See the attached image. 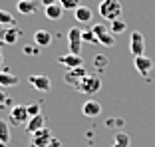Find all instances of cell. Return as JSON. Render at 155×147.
Here are the masks:
<instances>
[{"instance_id": "obj_1", "label": "cell", "mask_w": 155, "mask_h": 147, "mask_svg": "<svg viewBox=\"0 0 155 147\" xmlns=\"http://www.w3.org/2000/svg\"><path fill=\"white\" fill-rule=\"evenodd\" d=\"M97 12L104 20L107 22H114V20L121 18V12H123V6L119 0H101L100 6H97Z\"/></svg>"}, {"instance_id": "obj_2", "label": "cell", "mask_w": 155, "mask_h": 147, "mask_svg": "<svg viewBox=\"0 0 155 147\" xmlns=\"http://www.w3.org/2000/svg\"><path fill=\"white\" fill-rule=\"evenodd\" d=\"M76 90L80 93H84V96H94V93H97L101 90V80L97 78V76H91V74H87L86 78L80 80V83L76 86Z\"/></svg>"}, {"instance_id": "obj_3", "label": "cell", "mask_w": 155, "mask_h": 147, "mask_svg": "<svg viewBox=\"0 0 155 147\" xmlns=\"http://www.w3.org/2000/svg\"><path fill=\"white\" fill-rule=\"evenodd\" d=\"M91 32L96 34V38H97V44H101V46H105V48H111L115 44V38H114V34L110 32V28H105L104 24H94L91 26Z\"/></svg>"}, {"instance_id": "obj_4", "label": "cell", "mask_w": 155, "mask_h": 147, "mask_svg": "<svg viewBox=\"0 0 155 147\" xmlns=\"http://www.w3.org/2000/svg\"><path fill=\"white\" fill-rule=\"evenodd\" d=\"M68 44H70V54H74V56L82 54V44H84V40H82V28H78V26L70 28V32H68Z\"/></svg>"}, {"instance_id": "obj_5", "label": "cell", "mask_w": 155, "mask_h": 147, "mask_svg": "<svg viewBox=\"0 0 155 147\" xmlns=\"http://www.w3.org/2000/svg\"><path fill=\"white\" fill-rule=\"evenodd\" d=\"M129 52H131L135 58L143 56V52H145V38H143L141 32L131 34V38H129Z\"/></svg>"}, {"instance_id": "obj_6", "label": "cell", "mask_w": 155, "mask_h": 147, "mask_svg": "<svg viewBox=\"0 0 155 147\" xmlns=\"http://www.w3.org/2000/svg\"><path fill=\"white\" fill-rule=\"evenodd\" d=\"M10 121H12L14 125H24V127H26V123L30 121L26 106H14L12 109H10Z\"/></svg>"}, {"instance_id": "obj_7", "label": "cell", "mask_w": 155, "mask_h": 147, "mask_svg": "<svg viewBox=\"0 0 155 147\" xmlns=\"http://www.w3.org/2000/svg\"><path fill=\"white\" fill-rule=\"evenodd\" d=\"M50 139H52V131L48 127H44L40 131H36L34 135H30V147H48Z\"/></svg>"}, {"instance_id": "obj_8", "label": "cell", "mask_w": 155, "mask_h": 147, "mask_svg": "<svg viewBox=\"0 0 155 147\" xmlns=\"http://www.w3.org/2000/svg\"><path fill=\"white\" fill-rule=\"evenodd\" d=\"M28 83L32 87H36L38 92H50V87H52V80L48 78V76H44V74L30 76V78H28Z\"/></svg>"}, {"instance_id": "obj_9", "label": "cell", "mask_w": 155, "mask_h": 147, "mask_svg": "<svg viewBox=\"0 0 155 147\" xmlns=\"http://www.w3.org/2000/svg\"><path fill=\"white\" fill-rule=\"evenodd\" d=\"M133 66H135V70L141 74L143 78H147V76L151 74V70H153V60H151V58H147V56L143 54V56H139V58H135V60H133Z\"/></svg>"}, {"instance_id": "obj_10", "label": "cell", "mask_w": 155, "mask_h": 147, "mask_svg": "<svg viewBox=\"0 0 155 147\" xmlns=\"http://www.w3.org/2000/svg\"><path fill=\"white\" fill-rule=\"evenodd\" d=\"M86 76H87V72L84 70V66H82V68H74V70H66L64 82L76 87L78 83H80V80H82V78H86Z\"/></svg>"}, {"instance_id": "obj_11", "label": "cell", "mask_w": 155, "mask_h": 147, "mask_svg": "<svg viewBox=\"0 0 155 147\" xmlns=\"http://www.w3.org/2000/svg\"><path fill=\"white\" fill-rule=\"evenodd\" d=\"M82 113L86 115V117H97V115L101 113V103L97 100H86L82 106Z\"/></svg>"}, {"instance_id": "obj_12", "label": "cell", "mask_w": 155, "mask_h": 147, "mask_svg": "<svg viewBox=\"0 0 155 147\" xmlns=\"http://www.w3.org/2000/svg\"><path fill=\"white\" fill-rule=\"evenodd\" d=\"M58 62L62 66H66V70H74V68H82L84 60L82 56H74V54H66V56H60Z\"/></svg>"}, {"instance_id": "obj_13", "label": "cell", "mask_w": 155, "mask_h": 147, "mask_svg": "<svg viewBox=\"0 0 155 147\" xmlns=\"http://www.w3.org/2000/svg\"><path fill=\"white\" fill-rule=\"evenodd\" d=\"M20 36H22V30L20 28H14V26H10V28H6V30L0 32V40L4 42V44H16Z\"/></svg>"}, {"instance_id": "obj_14", "label": "cell", "mask_w": 155, "mask_h": 147, "mask_svg": "<svg viewBox=\"0 0 155 147\" xmlns=\"http://www.w3.org/2000/svg\"><path fill=\"white\" fill-rule=\"evenodd\" d=\"M46 127V121H44V115H36V117H30V121L26 123V133L28 135H34L36 131Z\"/></svg>"}, {"instance_id": "obj_15", "label": "cell", "mask_w": 155, "mask_h": 147, "mask_svg": "<svg viewBox=\"0 0 155 147\" xmlns=\"http://www.w3.org/2000/svg\"><path fill=\"white\" fill-rule=\"evenodd\" d=\"M34 44H36L38 48H46L52 44V34L48 32V30H38V32H34Z\"/></svg>"}, {"instance_id": "obj_16", "label": "cell", "mask_w": 155, "mask_h": 147, "mask_svg": "<svg viewBox=\"0 0 155 147\" xmlns=\"http://www.w3.org/2000/svg\"><path fill=\"white\" fill-rule=\"evenodd\" d=\"M14 86H18V76H14V74L2 70V72H0V87L4 90V87H14Z\"/></svg>"}, {"instance_id": "obj_17", "label": "cell", "mask_w": 155, "mask_h": 147, "mask_svg": "<svg viewBox=\"0 0 155 147\" xmlns=\"http://www.w3.org/2000/svg\"><path fill=\"white\" fill-rule=\"evenodd\" d=\"M74 16H76L78 22H91V18H94V12H91L90 6H80V8L74 10Z\"/></svg>"}, {"instance_id": "obj_18", "label": "cell", "mask_w": 155, "mask_h": 147, "mask_svg": "<svg viewBox=\"0 0 155 147\" xmlns=\"http://www.w3.org/2000/svg\"><path fill=\"white\" fill-rule=\"evenodd\" d=\"M36 2L34 0H18V4H16V10H18L20 14H26V16H30V14L36 12Z\"/></svg>"}, {"instance_id": "obj_19", "label": "cell", "mask_w": 155, "mask_h": 147, "mask_svg": "<svg viewBox=\"0 0 155 147\" xmlns=\"http://www.w3.org/2000/svg\"><path fill=\"white\" fill-rule=\"evenodd\" d=\"M62 12H64L62 4H52V6H46L44 8V14L48 20H60L62 18Z\"/></svg>"}, {"instance_id": "obj_20", "label": "cell", "mask_w": 155, "mask_h": 147, "mask_svg": "<svg viewBox=\"0 0 155 147\" xmlns=\"http://www.w3.org/2000/svg\"><path fill=\"white\" fill-rule=\"evenodd\" d=\"M129 143H131L129 135L125 133V131H117V133H115V139H114V145H111V147H129Z\"/></svg>"}, {"instance_id": "obj_21", "label": "cell", "mask_w": 155, "mask_h": 147, "mask_svg": "<svg viewBox=\"0 0 155 147\" xmlns=\"http://www.w3.org/2000/svg\"><path fill=\"white\" fill-rule=\"evenodd\" d=\"M94 66H96V70L104 72V70L110 66V60H107V56H105V54H96V56H94Z\"/></svg>"}, {"instance_id": "obj_22", "label": "cell", "mask_w": 155, "mask_h": 147, "mask_svg": "<svg viewBox=\"0 0 155 147\" xmlns=\"http://www.w3.org/2000/svg\"><path fill=\"white\" fill-rule=\"evenodd\" d=\"M125 28H127V24L123 22L121 18H119V20H114V22H110V32L114 34V36H117V34H123V32H125Z\"/></svg>"}, {"instance_id": "obj_23", "label": "cell", "mask_w": 155, "mask_h": 147, "mask_svg": "<svg viewBox=\"0 0 155 147\" xmlns=\"http://www.w3.org/2000/svg\"><path fill=\"white\" fill-rule=\"evenodd\" d=\"M0 141L6 143V145H8V141H10V127L2 117H0Z\"/></svg>"}, {"instance_id": "obj_24", "label": "cell", "mask_w": 155, "mask_h": 147, "mask_svg": "<svg viewBox=\"0 0 155 147\" xmlns=\"http://www.w3.org/2000/svg\"><path fill=\"white\" fill-rule=\"evenodd\" d=\"M26 109H28V115H30V117L42 115V103H40V101H32V103H28V106H26Z\"/></svg>"}, {"instance_id": "obj_25", "label": "cell", "mask_w": 155, "mask_h": 147, "mask_svg": "<svg viewBox=\"0 0 155 147\" xmlns=\"http://www.w3.org/2000/svg\"><path fill=\"white\" fill-rule=\"evenodd\" d=\"M0 26H14V16L6 10H0Z\"/></svg>"}, {"instance_id": "obj_26", "label": "cell", "mask_w": 155, "mask_h": 147, "mask_svg": "<svg viewBox=\"0 0 155 147\" xmlns=\"http://www.w3.org/2000/svg\"><path fill=\"white\" fill-rule=\"evenodd\" d=\"M60 4H62V8H66V10H76V8H80V0H60Z\"/></svg>"}, {"instance_id": "obj_27", "label": "cell", "mask_w": 155, "mask_h": 147, "mask_svg": "<svg viewBox=\"0 0 155 147\" xmlns=\"http://www.w3.org/2000/svg\"><path fill=\"white\" fill-rule=\"evenodd\" d=\"M82 40L90 42V44H97V38H96V34L91 32V30H82Z\"/></svg>"}, {"instance_id": "obj_28", "label": "cell", "mask_w": 155, "mask_h": 147, "mask_svg": "<svg viewBox=\"0 0 155 147\" xmlns=\"http://www.w3.org/2000/svg\"><path fill=\"white\" fill-rule=\"evenodd\" d=\"M22 52H24L26 56H38V54H40L38 46H32V44H26V46L22 48Z\"/></svg>"}, {"instance_id": "obj_29", "label": "cell", "mask_w": 155, "mask_h": 147, "mask_svg": "<svg viewBox=\"0 0 155 147\" xmlns=\"http://www.w3.org/2000/svg\"><path fill=\"white\" fill-rule=\"evenodd\" d=\"M8 97H6V93L2 92V87H0V106H8Z\"/></svg>"}, {"instance_id": "obj_30", "label": "cell", "mask_w": 155, "mask_h": 147, "mask_svg": "<svg viewBox=\"0 0 155 147\" xmlns=\"http://www.w3.org/2000/svg\"><path fill=\"white\" fill-rule=\"evenodd\" d=\"M48 147H62V141H60L58 137H52L50 143H48Z\"/></svg>"}, {"instance_id": "obj_31", "label": "cell", "mask_w": 155, "mask_h": 147, "mask_svg": "<svg viewBox=\"0 0 155 147\" xmlns=\"http://www.w3.org/2000/svg\"><path fill=\"white\" fill-rule=\"evenodd\" d=\"M52 4H60V0H42V6H52Z\"/></svg>"}, {"instance_id": "obj_32", "label": "cell", "mask_w": 155, "mask_h": 147, "mask_svg": "<svg viewBox=\"0 0 155 147\" xmlns=\"http://www.w3.org/2000/svg\"><path fill=\"white\" fill-rule=\"evenodd\" d=\"M2 64H4V56L0 54V66H2Z\"/></svg>"}, {"instance_id": "obj_33", "label": "cell", "mask_w": 155, "mask_h": 147, "mask_svg": "<svg viewBox=\"0 0 155 147\" xmlns=\"http://www.w3.org/2000/svg\"><path fill=\"white\" fill-rule=\"evenodd\" d=\"M0 147H6V143H2V141H0Z\"/></svg>"}, {"instance_id": "obj_34", "label": "cell", "mask_w": 155, "mask_h": 147, "mask_svg": "<svg viewBox=\"0 0 155 147\" xmlns=\"http://www.w3.org/2000/svg\"><path fill=\"white\" fill-rule=\"evenodd\" d=\"M0 32H2V26H0Z\"/></svg>"}]
</instances>
